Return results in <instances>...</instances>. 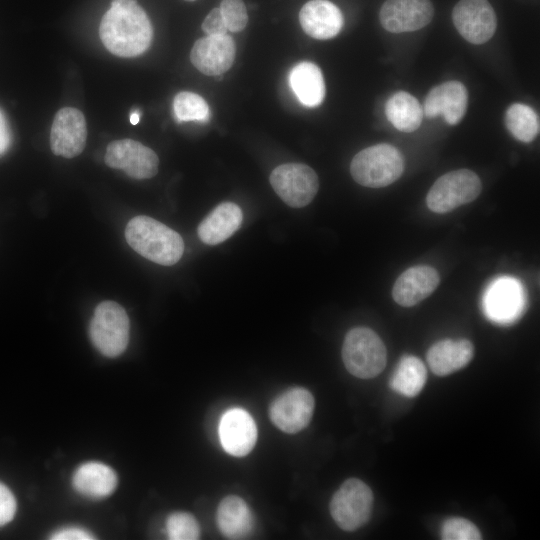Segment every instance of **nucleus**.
Returning a JSON list of instances; mask_svg holds the SVG:
<instances>
[{
	"mask_svg": "<svg viewBox=\"0 0 540 540\" xmlns=\"http://www.w3.org/2000/svg\"><path fill=\"white\" fill-rule=\"evenodd\" d=\"M99 34L104 46L119 57H135L150 46V19L136 0H112L103 15Z\"/></svg>",
	"mask_w": 540,
	"mask_h": 540,
	"instance_id": "1",
	"label": "nucleus"
},
{
	"mask_svg": "<svg viewBox=\"0 0 540 540\" xmlns=\"http://www.w3.org/2000/svg\"><path fill=\"white\" fill-rule=\"evenodd\" d=\"M129 246L144 258L164 266L176 264L184 252L179 233L145 215L132 218L125 228Z\"/></svg>",
	"mask_w": 540,
	"mask_h": 540,
	"instance_id": "2",
	"label": "nucleus"
},
{
	"mask_svg": "<svg viewBox=\"0 0 540 540\" xmlns=\"http://www.w3.org/2000/svg\"><path fill=\"white\" fill-rule=\"evenodd\" d=\"M404 171L402 153L394 146L380 143L358 152L352 159L350 172L360 185L380 188L394 183Z\"/></svg>",
	"mask_w": 540,
	"mask_h": 540,
	"instance_id": "3",
	"label": "nucleus"
},
{
	"mask_svg": "<svg viewBox=\"0 0 540 540\" xmlns=\"http://www.w3.org/2000/svg\"><path fill=\"white\" fill-rule=\"evenodd\" d=\"M342 359L353 376L361 379L374 378L386 366V347L372 329L355 327L349 330L344 338Z\"/></svg>",
	"mask_w": 540,
	"mask_h": 540,
	"instance_id": "4",
	"label": "nucleus"
},
{
	"mask_svg": "<svg viewBox=\"0 0 540 540\" xmlns=\"http://www.w3.org/2000/svg\"><path fill=\"white\" fill-rule=\"evenodd\" d=\"M130 321L125 309L114 301L99 303L89 324L93 346L104 356L114 358L127 348Z\"/></svg>",
	"mask_w": 540,
	"mask_h": 540,
	"instance_id": "5",
	"label": "nucleus"
},
{
	"mask_svg": "<svg viewBox=\"0 0 540 540\" xmlns=\"http://www.w3.org/2000/svg\"><path fill=\"white\" fill-rule=\"evenodd\" d=\"M482 190L478 175L468 169H458L439 177L430 188L426 203L435 213L444 214L474 201Z\"/></svg>",
	"mask_w": 540,
	"mask_h": 540,
	"instance_id": "6",
	"label": "nucleus"
},
{
	"mask_svg": "<svg viewBox=\"0 0 540 540\" xmlns=\"http://www.w3.org/2000/svg\"><path fill=\"white\" fill-rule=\"evenodd\" d=\"M373 500L367 484L357 478L347 479L332 496L331 516L341 529L354 531L368 522Z\"/></svg>",
	"mask_w": 540,
	"mask_h": 540,
	"instance_id": "7",
	"label": "nucleus"
},
{
	"mask_svg": "<svg viewBox=\"0 0 540 540\" xmlns=\"http://www.w3.org/2000/svg\"><path fill=\"white\" fill-rule=\"evenodd\" d=\"M269 179L277 195L293 208L307 206L319 189L316 172L302 163L279 165L271 172Z\"/></svg>",
	"mask_w": 540,
	"mask_h": 540,
	"instance_id": "8",
	"label": "nucleus"
},
{
	"mask_svg": "<svg viewBox=\"0 0 540 540\" xmlns=\"http://www.w3.org/2000/svg\"><path fill=\"white\" fill-rule=\"evenodd\" d=\"M107 166L123 170L134 179H149L158 172L159 159L149 147L132 139L111 142L104 156Z\"/></svg>",
	"mask_w": 540,
	"mask_h": 540,
	"instance_id": "9",
	"label": "nucleus"
},
{
	"mask_svg": "<svg viewBox=\"0 0 540 540\" xmlns=\"http://www.w3.org/2000/svg\"><path fill=\"white\" fill-rule=\"evenodd\" d=\"M314 406V397L310 391L293 387L274 399L269 408V416L281 431L297 433L311 421Z\"/></svg>",
	"mask_w": 540,
	"mask_h": 540,
	"instance_id": "10",
	"label": "nucleus"
},
{
	"mask_svg": "<svg viewBox=\"0 0 540 540\" xmlns=\"http://www.w3.org/2000/svg\"><path fill=\"white\" fill-rule=\"evenodd\" d=\"M452 20L459 34L472 44L490 40L497 27L496 14L487 0H460L453 8Z\"/></svg>",
	"mask_w": 540,
	"mask_h": 540,
	"instance_id": "11",
	"label": "nucleus"
},
{
	"mask_svg": "<svg viewBox=\"0 0 540 540\" xmlns=\"http://www.w3.org/2000/svg\"><path fill=\"white\" fill-rule=\"evenodd\" d=\"M86 138V121L80 110L64 107L56 113L50 132V147L55 155L64 158L79 155L85 147Z\"/></svg>",
	"mask_w": 540,
	"mask_h": 540,
	"instance_id": "12",
	"label": "nucleus"
},
{
	"mask_svg": "<svg viewBox=\"0 0 540 540\" xmlns=\"http://www.w3.org/2000/svg\"><path fill=\"white\" fill-rule=\"evenodd\" d=\"M433 14L430 0H386L380 9L379 19L385 30L403 33L425 27Z\"/></svg>",
	"mask_w": 540,
	"mask_h": 540,
	"instance_id": "13",
	"label": "nucleus"
},
{
	"mask_svg": "<svg viewBox=\"0 0 540 540\" xmlns=\"http://www.w3.org/2000/svg\"><path fill=\"white\" fill-rule=\"evenodd\" d=\"M235 54L236 46L231 36H206L194 43L190 60L201 73L217 76L231 68Z\"/></svg>",
	"mask_w": 540,
	"mask_h": 540,
	"instance_id": "14",
	"label": "nucleus"
},
{
	"mask_svg": "<svg viewBox=\"0 0 540 540\" xmlns=\"http://www.w3.org/2000/svg\"><path fill=\"white\" fill-rule=\"evenodd\" d=\"M484 311L487 317L498 324H509L520 317L524 297L519 283L511 278L494 281L484 296Z\"/></svg>",
	"mask_w": 540,
	"mask_h": 540,
	"instance_id": "15",
	"label": "nucleus"
},
{
	"mask_svg": "<svg viewBox=\"0 0 540 540\" xmlns=\"http://www.w3.org/2000/svg\"><path fill=\"white\" fill-rule=\"evenodd\" d=\"M468 92L459 81H448L433 87L427 94L423 113L428 118L442 115L450 125L458 124L466 113Z\"/></svg>",
	"mask_w": 540,
	"mask_h": 540,
	"instance_id": "16",
	"label": "nucleus"
},
{
	"mask_svg": "<svg viewBox=\"0 0 540 540\" xmlns=\"http://www.w3.org/2000/svg\"><path fill=\"white\" fill-rule=\"evenodd\" d=\"M219 437L224 450L233 456H245L254 447L257 428L251 415L241 409L227 410L219 424Z\"/></svg>",
	"mask_w": 540,
	"mask_h": 540,
	"instance_id": "17",
	"label": "nucleus"
},
{
	"mask_svg": "<svg viewBox=\"0 0 540 540\" xmlns=\"http://www.w3.org/2000/svg\"><path fill=\"white\" fill-rule=\"evenodd\" d=\"M439 274L431 266L416 265L405 270L395 281L392 296L403 307H411L434 292L439 284Z\"/></svg>",
	"mask_w": 540,
	"mask_h": 540,
	"instance_id": "18",
	"label": "nucleus"
},
{
	"mask_svg": "<svg viewBox=\"0 0 540 540\" xmlns=\"http://www.w3.org/2000/svg\"><path fill=\"white\" fill-rule=\"evenodd\" d=\"M304 32L319 40L335 37L342 29L344 19L340 9L328 0H310L299 13Z\"/></svg>",
	"mask_w": 540,
	"mask_h": 540,
	"instance_id": "19",
	"label": "nucleus"
},
{
	"mask_svg": "<svg viewBox=\"0 0 540 540\" xmlns=\"http://www.w3.org/2000/svg\"><path fill=\"white\" fill-rule=\"evenodd\" d=\"M72 487L88 499H103L116 489L118 477L113 468L100 461H87L80 464L72 475Z\"/></svg>",
	"mask_w": 540,
	"mask_h": 540,
	"instance_id": "20",
	"label": "nucleus"
},
{
	"mask_svg": "<svg viewBox=\"0 0 540 540\" xmlns=\"http://www.w3.org/2000/svg\"><path fill=\"white\" fill-rule=\"evenodd\" d=\"M473 355L474 346L469 340L443 339L429 348L426 359L434 374L446 376L465 367Z\"/></svg>",
	"mask_w": 540,
	"mask_h": 540,
	"instance_id": "21",
	"label": "nucleus"
},
{
	"mask_svg": "<svg viewBox=\"0 0 540 540\" xmlns=\"http://www.w3.org/2000/svg\"><path fill=\"white\" fill-rule=\"evenodd\" d=\"M243 213L233 202L217 205L199 224L197 234L207 245H217L232 236L241 226Z\"/></svg>",
	"mask_w": 540,
	"mask_h": 540,
	"instance_id": "22",
	"label": "nucleus"
},
{
	"mask_svg": "<svg viewBox=\"0 0 540 540\" xmlns=\"http://www.w3.org/2000/svg\"><path fill=\"white\" fill-rule=\"evenodd\" d=\"M217 524L229 539H242L253 529V515L247 503L239 496L225 497L217 508Z\"/></svg>",
	"mask_w": 540,
	"mask_h": 540,
	"instance_id": "23",
	"label": "nucleus"
},
{
	"mask_svg": "<svg viewBox=\"0 0 540 540\" xmlns=\"http://www.w3.org/2000/svg\"><path fill=\"white\" fill-rule=\"evenodd\" d=\"M290 86L298 100L306 107H316L325 97V82L320 68L308 61L294 66L289 74Z\"/></svg>",
	"mask_w": 540,
	"mask_h": 540,
	"instance_id": "24",
	"label": "nucleus"
},
{
	"mask_svg": "<svg viewBox=\"0 0 540 540\" xmlns=\"http://www.w3.org/2000/svg\"><path fill=\"white\" fill-rule=\"evenodd\" d=\"M385 115L396 129L406 133L417 130L424 117L419 101L405 91H397L387 100Z\"/></svg>",
	"mask_w": 540,
	"mask_h": 540,
	"instance_id": "25",
	"label": "nucleus"
},
{
	"mask_svg": "<svg viewBox=\"0 0 540 540\" xmlns=\"http://www.w3.org/2000/svg\"><path fill=\"white\" fill-rule=\"evenodd\" d=\"M426 379L424 363L416 356L404 355L391 375L389 386L405 397H415L423 389Z\"/></svg>",
	"mask_w": 540,
	"mask_h": 540,
	"instance_id": "26",
	"label": "nucleus"
},
{
	"mask_svg": "<svg viewBox=\"0 0 540 540\" xmlns=\"http://www.w3.org/2000/svg\"><path fill=\"white\" fill-rule=\"evenodd\" d=\"M504 120L508 131L518 141L529 143L539 134V117L528 105L512 104L506 110Z\"/></svg>",
	"mask_w": 540,
	"mask_h": 540,
	"instance_id": "27",
	"label": "nucleus"
},
{
	"mask_svg": "<svg viewBox=\"0 0 540 540\" xmlns=\"http://www.w3.org/2000/svg\"><path fill=\"white\" fill-rule=\"evenodd\" d=\"M173 111L178 121L206 122L209 107L198 94L188 91L179 92L173 100Z\"/></svg>",
	"mask_w": 540,
	"mask_h": 540,
	"instance_id": "28",
	"label": "nucleus"
},
{
	"mask_svg": "<svg viewBox=\"0 0 540 540\" xmlns=\"http://www.w3.org/2000/svg\"><path fill=\"white\" fill-rule=\"evenodd\" d=\"M165 530L171 540H195L200 536V527L195 517L183 511L169 514Z\"/></svg>",
	"mask_w": 540,
	"mask_h": 540,
	"instance_id": "29",
	"label": "nucleus"
},
{
	"mask_svg": "<svg viewBox=\"0 0 540 540\" xmlns=\"http://www.w3.org/2000/svg\"><path fill=\"white\" fill-rule=\"evenodd\" d=\"M441 538L443 540H479L482 536L477 526L471 521L453 517L443 523Z\"/></svg>",
	"mask_w": 540,
	"mask_h": 540,
	"instance_id": "30",
	"label": "nucleus"
},
{
	"mask_svg": "<svg viewBox=\"0 0 540 540\" xmlns=\"http://www.w3.org/2000/svg\"><path fill=\"white\" fill-rule=\"evenodd\" d=\"M219 9L229 31L240 32L246 27L248 14L242 0H222Z\"/></svg>",
	"mask_w": 540,
	"mask_h": 540,
	"instance_id": "31",
	"label": "nucleus"
},
{
	"mask_svg": "<svg viewBox=\"0 0 540 540\" xmlns=\"http://www.w3.org/2000/svg\"><path fill=\"white\" fill-rule=\"evenodd\" d=\"M17 503L10 489L0 482V527L9 523L16 513Z\"/></svg>",
	"mask_w": 540,
	"mask_h": 540,
	"instance_id": "32",
	"label": "nucleus"
},
{
	"mask_svg": "<svg viewBox=\"0 0 540 540\" xmlns=\"http://www.w3.org/2000/svg\"><path fill=\"white\" fill-rule=\"evenodd\" d=\"M94 538L91 531L76 525L60 527L50 534V539L53 540H89Z\"/></svg>",
	"mask_w": 540,
	"mask_h": 540,
	"instance_id": "33",
	"label": "nucleus"
},
{
	"mask_svg": "<svg viewBox=\"0 0 540 540\" xmlns=\"http://www.w3.org/2000/svg\"><path fill=\"white\" fill-rule=\"evenodd\" d=\"M202 30L207 36L227 34V26L219 8L212 9L202 23Z\"/></svg>",
	"mask_w": 540,
	"mask_h": 540,
	"instance_id": "34",
	"label": "nucleus"
},
{
	"mask_svg": "<svg viewBox=\"0 0 540 540\" xmlns=\"http://www.w3.org/2000/svg\"><path fill=\"white\" fill-rule=\"evenodd\" d=\"M11 144V131L8 122L0 110V155L5 153Z\"/></svg>",
	"mask_w": 540,
	"mask_h": 540,
	"instance_id": "35",
	"label": "nucleus"
},
{
	"mask_svg": "<svg viewBox=\"0 0 540 540\" xmlns=\"http://www.w3.org/2000/svg\"><path fill=\"white\" fill-rule=\"evenodd\" d=\"M140 120V113L138 110L136 111H133L131 114H130V122L131 124L133 125H136Z\"/></svg>",
	"mask_w": 540,
	"mask_h": 540,
	"instance_id": "36",
	"label": "nucleus"
},
{
	"mask_svg": "<svg viewBox=\"0 0 540 540\" xmlns=\"http://www.w3.org/2000/svg\"><path fill=\"white\" fill-rule=\"evenodd\" d=\"M186 1L192 2V1H195V0H186Z\"/></svg>",
	"mask_w": 540,
	"mask_h": 540,
	"instance_id": "37",
	"label": "nucleus"
}]
</instances>
